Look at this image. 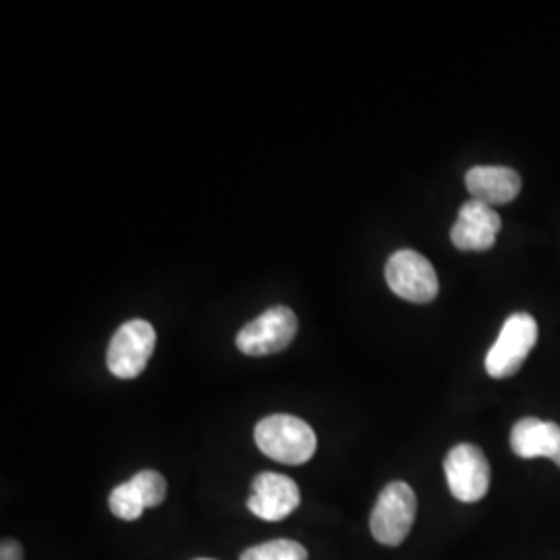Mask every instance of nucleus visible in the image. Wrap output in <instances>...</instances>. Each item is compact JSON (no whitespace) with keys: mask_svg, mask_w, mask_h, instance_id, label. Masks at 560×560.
<instances>
[{"mask_svg":"<svg viewBox=\"0 0 560 560\" xmlns=\"http://www.w3.org/2000/svg\"><path fill=\"white\" fill-rule=\"evenodd\" d=\"M465 187L471 200L494 208L520 196L521 177L517 171L506 166H474L465 175Z\"/></svg>","mask_w":560,"mask_h":560,"instance_id":"10","label":"nucleus"},{"mask_svg":"<svg viewBox=\"0 0 560 560\" xmlns=\"http://www.w3.org/2000/svg\"><path fill=\"white\" fill-rule=\"evenodd\" d=\"M511 448L521 459H555L560 453V428L555 421L520 420L511 430Z\"/></svg>","mask_w":560,"mask_h":560,"instance_id":"11","label":"nucleus"},{"mask_svg":"<svg viewBox=\"0 0 560 560\" xmlns=\"http://www.w3.org/2000/svg\"><path fill=\"white\" fill-rule=\"evenodd\" d=\"M198 560H212V559H198Z\"/></svg>","mask_w":560,"mask_h":560,"instance_id":"17","label":"nucleus"},{"mask_svg":"<svg viewBox=\"0 0 560 560\" xmlns=\"http://www.w3.org/2000/svg\"><path fill=\"white\" fill-rule=\"evenodd\" d=\"M444 474L451 494L460 502H478L490 488V465L476 444L463 442L444 459Z\"/></svg>","mask_w":560,"mask_h":560,"instance_id":"7","label":"nucleus"},{"mask_svg":"<svg viewBox=\"0 0 560 560\" xmlns=\"http://www.w3.org/2000/svg\"><path fill=\"white\" fill-rule=\"evenodd\" d=\"M240 560H307V550L300 541L272 540L247 548Z\"/></svg>","mask_w":560,"mask_h":560,"instance_id":"12","label":"nucleus"},{"mask_svg":"<svg viewBox=\"0 0 560 560\" xmlns=\"http://www.w3.org/2000/svg\"><path fill=\"white\" fill-rule=\"evenodd\" d=\"M386 282L395 295L411 303H430L439 295V277L432 261L413 249H400L386 261Z\"/></svg>","mask_w":560,"mask_h":560,"instance_id":"5","label":"nucleus"},{"mask_svg":"<svg viewBox=\"0 0 560 560\" xmlns=\"http://www.w3.org/2000/svg\"><path fill=\"white\" fill-rule=\"evenodd\" d=\"M129 483L133 486L136 494L140 497L145 509H154L166 499V480L159 471H152V469L140 471L129 480Z\"/></svg>","mask_w":560,"mask_h":560,"instance_id":"13","label":"nucleus"},{"mask_svg":"<svg viewBox=\"0 0 560 560\" xmlns=\"http://www.w3.org/2000/svg\"><path fill=\"white\" fill-rule=\"evenodd\" d=\"M156 347V330L150 322L129 320L120 326L106 351V365L120 381L138 378Z\"/></svg>","mask_w":560,"mask_h":560,"instance_id":"4","label":"nucleus"},{"mask_svg":"<svg viewBox=\"0 0 560 560\" xmlns=\"http://www.w3.org/2000/svg\"><path fill=\"white\" fill-rule=\"evenodd\" d=\"M418 513V499L409 483L390 481L384 486L372 509L370 532L384 546H399L409 536Z\"/></svg>","mask_w":560,"mask_h":560,"instance_id":"2","label":"nucleus"},{"mask_svg":"<svg viewBox=\"0 0 560 560\" xmlns=\"http://www.w3.org/2000/svg\"><path fill=\"white\" fill-rule=\"evenodd\" d=\"M0 560H23V548L18 540H2Z\"/></svg>","mask_w":560,"mask_h":560,"instance_id":"15","label":"nucleus"},{"mask_svg":"<svg viewBox=\"0 0 560 560\" xmlns=\"http://www.w3.org/2000/svg\"><path fill=\"white\" fill-rule=\"evenodd\" d=\"M108 506H110L113 515L122 521L140 520L141 513L145 511L143 502L140 501V497L136 494V490H133V486L129 481L120 483L110 492Z\"/></svg>","mask_w":560,"mask_h":560,"instance_id":"14","label":"nucleus"},{"mask_svg":"<svg viewBox=\"0 0 560 560\" xmlns=\"http://www.w3.org/2000/svg\"><path fill=\"white\" fill-rule=\"evenodd\" d=\"M538 340V322L534 316L517 312L502 324L501 335L486 355V372L502 381L511 378L521 370L529 351Z\"/></svg>","mask_w":560,"mask_h":560,"instance_id":"3","label":"nucleus"},{"mask_svg":"<svg viewBox=\"0 0 560 560\" xmlns=\"http://www.w3.org/2000/svg\"><path fill=\"white\" fill-rule=\"evenodd\" d=\"M254 436H256L258 448L266 457L284 465L307 463L314 457L318 446L312 425L287 413L264 418L256 425Z\"/></svg>","mask_w":560,"mask_h":560,"instance_id":"1","label":"nucleus"},{"mask_svg":"<svg viewBox=\"0 0 560 560\" xmlns=\"http://www.w3.org/2000/svg\"><path fill=\"white\" fill-rule=\"evenodd\" d=\"M501 214L478 200L463 203L459 219L451 229V241L460 252H486L494 247L501 231Z\"/></svg>","mask_w":560,"mask_h":560,"instance_id":"9","label":"nucleus"},{"mask_svg":"<svg viewBox=\"0 0 560 560\" xmlns=\"http://www.w3.org/2000/svg\"><path fill=\"white\" fill-rule=\"evenodd\" d=\"M298 335V316L277 305L266 310L256 320L241 328L237 335V349L249 358H264L284 351Z\"/></svg>","mask_w":560,"mask_h":560,"instance_id":"6","label":"nucleus"},{"mask_svg":"<svg viewBox=\"0 0 560 560\" xmlns=\"http://www.w3.org/2000/svg\"><path fill=\"white\" fill-rule=\"evenodd\" d=\"M552 460H555V463H557V465H559V467H560V453H559V455H557V457H555V459H552Z\"/></svg>","mask_w":560,"mask_h":560,"instance_id":"16","label":"nucleus"},{"mask_svg":"<svg viewBox=\"0 0 560 560\" xmlns=\"http://www.w3.org/2000/svg\"><path fill=\"white\" fill-rule=\"evenodd\" d=\"M300 486L289 476L264 471L252 481L247 509L264 521L287 520L300 506Z\"/></svg>","mask_w":560,"mask_h":560,"instance_id":"8","label":"nucleus"}]
</instances>
